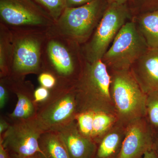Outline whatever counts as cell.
<instances>
[{
	"instance_id": "obj_1",
	"label": "cell",
	"mask_w": 158,
	"mask_h": 158,
	"mask_svg": "<svg viewBox=\"0 0 158 158\" xmlns=\"http://www.w3.org/2000/svg\"><path fill=\"white\" fill-rule=\"evenodd\" d=\"M110 72L102 60L92 63L85 60L73 85L78 113L93 111L116 115L110 95Z\"/></svg>"
},
{
	"instance_id": "obj_2",
	"label": "cell",
	"mask_w": 158,
	"mask_h": 158,
	"mask_svg": "<svg viewBox=\"0 0 158 158\" xmlns=\"http://www.w3.org/2000/svg\"><path fill=\"white\" fill-rule=\"evenodd\" d=\"M85 62L81 45L65 37L48 33L43 52V71L55 75L59 85H74Z\"/></svg>"
},
{
	"instance_id": "obj_3",
	"label": "cell",
	"mask_w": 158,
	"mask_h": 158,
	"mask_svg": "<svg viewBox=\"0 0 158 158\" xmlns=\"http://www.w3.org/2000/svg\"><path fill=\"white\" fill-rule=\"evenodd\" d=\"M9 29L13 53L8 77L25 79L27 75L39 74L43 71V52L48 36V29Z\"/></svg>"
},
{
	"instance_id": "obj_4",
	"label": "cell",
	"mask_w": 158,
	"mask_h": 158,
	"mask_svg": "<svg viewBox=\"0 0 158 158\" xmlns=\"http://www.w3.org/2000/svg\"><path fill=\"white\" fill-rule=\"evenodd\" d=\"M108 5L105 0H93L79 7L66 8L48 32L81 45L93 34Z\"/></svg>"
},
{
	"instance_id": "obj_5",
	"label": "cell",
	"mask_w": 158,
	"mask_h": 158,
	"mask_svg": "<svg viewBox=\"0 0 158 158\" xmlns=\"http://www.w3.org/2000/svg\"><path fill=\"white\" fill-rule=\"evenodd\" d=\"M110 93L118 121L127 126L146 116L147 95L130 69L110 70Z\"/></svg>"
},
{
	"instance_id": "obj_6",
	"label": "cell",
	"mask_w": 158,
	"mask_h": 158,
	"mask_svg": "<svg viewBox=\"0 0 158 158\" xmlns=\"http://www.w3.org/2000/svg\"><path fill=\"white\" fill-rule=\"evenodd\" d=\"M131 18L126 4H108L100 21L88 41L81 45L87 62L101 60L121 28Z\"/></svg>"
},
{
	"instance_id": "obj_7",
	"label": "cell",
	"mask_w": 158,
	"mask_h": 158,
	"mask_svg": "<svg viewBox=\"0 0 158 158\" xmlns=\"http://www.w3.org/2000/svg\"><path fill=\"white\" fill-rule=\"evenodd\" d=\"M48 99L38 106L36 118L45 132L57 131L74 121L77 105L73 85H59Z\"/></svg>"
},
{
	"instance_id": "obj_8",
	"label": "cell",
	"mask_w": 158,
	"mask_h": 158,
	"mask_svg": "<svg viewBox=\"0 0 158 158\" xmlns=\"http://www.w3.org/2000/svg\"><path fill=\"white\" fill-rule=\"evenodd\" d=\"M148 48L136 23L128 21L101 60L110 70H128Z\"/></svg>"
},
{
	"instance_id": "obj_9",
	"label": "cell",
	"mask_w": 158,
	"mask_h": 158,
	"mask_svg": "<svg viewBox=\"0 0 158 158\" xmlns=\"http://www.w3.org/2000/svg\"><path fill=\"white\" fill-rule=\"evenodd\" d=\"M10 123L8 129L0 135V142L11 158H25L38 153L46 157L39 143V138L45 131L36 116Z\"/></svg>"
},
{
	"instance_id": "obj_10",
	"label": "cell",
	"mask_w": 158,
	"mask_h": 158,
	"mask_svg": "<svg viewBox=\"0 0 158 158\" xmlns=\"http://www.w3.org/2000/svg\"><path fill=\"white\" fill-rule=\"evenodd\" d=\"M0 23L9 28H42L55 20L34 0H0Z\"/></svg>"
},
{
	"instance_id": "obj_11",
	"label": "cell",
	"mask_w": 158,
	"mask_h": 158,
	"mask_svg": "<svg viewBox=\"0 0 158 158\" xmlns=\"http://www.w3.org/2000/svg\"><path fill=\"white\" fill-rule=\"evenodd\" d=\"M156 134L145 117L128 124L118 158H142L154 148Z\"/></svg>"
},
{
	"instance_id": "obj_12",
	"label": "cell",
	"mask_w": 158,
	"mask_h": 158,
	"mask_svg": "<svg viewBox=\"0 0 158 158\" xmlns=\"http://www.w3.org/2000/svg\"><path fill=\"white\" fill-rule=\"evenodd\" d=\"M10 92L16 94L17 104L14 111L8 115L10 121L27 119L37 116L38 106L34 102V85L25 79L3 78Z\"/></svg>"
},
{
	"instance_id": "obj_13",
	"label": "cell",
	"mask_w": 158,
	"mask_h": 158,
	"mask_svg": "<svg viewBox=\"0 0 158 158\" xmlns=\"http://www.w3.org/2000/svg\"><path fill=\"white\" fill-rule=\"evenodd\" d=\"M76 121L80 132L97 144L118 121L115 114L93 111L78 113Z\"/></svg>"
},
{
	"instance_id": "obj_14",
	"label": "cell",
	"mask_w": 158,
	"mask_h": 158,
	"mask_svg": "<svg viewBox=\"0 0 158 158\" xmlns=\"http://www.w3.org/2000/svg\"><path fill=\"white\" fill-rule=\"evenodd\" d=\"M130 70L146 94L158 92V48H148Z\"/></svg>"
},
{
	"instance_id": "obj_15",
	"label": "cell",
	"mask_w": 158,
	"mask_h": 158,
	"mask_svg": "<svg viewBox=\"0 0 158 158\" xmlns=\"http://www.w3.org/2000/svg\"><path fill=\"white\" fill-rule=\"evenodd\" d=\"M71 158H94L98 144L80 132L75 120L57 131Z\"/></svg>"
},
{
	"instance_id": "obj_16",
	"label": "cell",
	"mask_w": 158,
	"mask_h": 158,
	"mask_svg": "<svg viewBox=\"0 0 158 158\" xmlns=\"http://www.w3.org/2000/svg\"><path fill=\"white\" fill-rule=\"evenodd\" d=\"M126 126L118 122L98 144L95 158H118L125 135Z\"/></svg>"
},
{
	"instance_id": "obj_17",
	"label": "cell",
	"mask_w": 158,
	"mask_h": 158,
	"mask_svg": "<svg viewBox=\"0 0 158 158\" xmlns=\"http://www.w3.org/2000/svg\"><path fill=\"white\" fill-rule=\"evenodd\" d=\"M136 26L149 48H158V9L141 15Z\"/></svg>"
},
{
	"instance_id": "obj_18",
	"label": "cell",
	"mask_w": 158,
	"mask_h": 158,
	"mask_svg": "<svg viewBox=\"0 0 158 158\" xmlns=\"http://www.w3.org/2000/svg\"><path fill=\"white\" fill-rule=\"evenodd\" d=\"M39 143L40 149L47 158H71L57 131H49L43 133Z\"/></svg>"
},
{
	"instance_id": "obj_19",
	"label": "cell",
	"mask_w": 158,
	"mask_h": 158,
	"mask_svg": "<svg viewBox=\"0 0 158 158\" xmlns=\"http://www.w3.org/2000/svg\"><path fill=\"white\" fill-rule=\"evenodd\" d=\"M12 53L11 31L4 24L0 23V78L10 75Z\"/></svg>"
},
{
	"instance_id": "obj_20",
	"label": "cell",
	"mask_w": 158,
	"mask_h": 158,
	"mask_svg": "<svg viewBox=\"0 0 158 158\" xmlns=\"http://www.w3.org/2000/svg\"><path fill=\"white\" fill-rule=\"evenodd\" d=\"M147 95L145 118L156 136L158 135V92Z\"/></svg>"
},
{
	"instance_id": "obj_21",
	"label": "cell",
	"mask_w": 158,
	"mask_h": 158,
	"mask_svg": "<svg viewBox=\"0 0 158 158\" xmlns=\"http://www.w3.org/2000/svg\"><path fill=\"white\" fill-rule=\"evenodd\" d=\"M48 12L56 22L66 8L65 0H34Z\"/></svg>"
},
{
	"instance_id": "obj_22",
	"label": "cell",
	"mask_w": 158,
	"mask_h": 158,
	"mask_svg": "<svg viewBox=\"0 0 158 158\" xmlns=\"http://www.w3.org/2000/svg\"><path fill=\"white\" fill-rule=\"evenodd\" d=\"M37 80L40 86L50 90H53L60 85L56 77L46 71H44L38 74Z\"/></svg>"
},
{
	"instance_id": "obj_23",
	"label": "cell",
	"mask_w": 158,
	"mask_h": 158,
	"mask_svg": "<svg viewBox=\"0 0 158 158\" xmlns=\"http://www.w3.org/2000/svg\"><path fill=\"white\" fill-rule=\"evenodd\" d=\"M51 95V90L41 86L35 89L34 91V102L38 106L46 101Z\"/></svg>"
},
{
	"instance_id": "obj_24",
	"label": "cell",
	"mask_w": 158,
	"mask_h": 158,
	"mask_svg": "<svg viewBox=\"0 0 158 158\" xmlns=\"http://www.w3.org/2000/svg\"><path fill=\"white\" fill-rule=\"evenodd\" d=\"M10 92L5 80L0 79V108L5 107L9 99V92Z\"/></svg>"
},
{
	"instance_id": "obj_25",
	"label": "cell",
	"mask_w": 158,
	"mask_h": 158,
	"mask_svg": "<svg viewBox=\"0 0 158 158\" xmlns=\"http://www.w3.org/2000/svg\"><path fill=\"white\" fill-rule=\"evenodd\" d=\"M144 9L147 11L158 9V0H137Z\"/></svg>"
},
{
	"instance_id": "obj_26",
	"label": "cell",
	"mask_w": 158,
	"mask_h": 158,
	"mask_svg": "<svg viewBox=\"0 0 158 158\" xmlns=\"http://www.w3.org/2000/svg\"><path fill=\"white\" fill-rule=\"evenodd\" d=\"M93 0H65L66 8L79 7L92 2Z\"/></svg>"
},
{
	"instance_id": "obj_27",
	"label": "cell",
	"mask_w": 158,
	"mask_h": 158,
	"mask_svg": "<svg viewBox=\"0 0 158 158\" xmlns=\"http://www.w3.org/2000/svg\"><path fill=\"white\" fill-rule=\"evenodd\" d=\"M10 123L3 117H1L0 120V135L7 131L10 126Z\"/></svg>"
},
{
	"instance_id": "obj_28",
	"label": "cell",
	"mask_w": 158,
	"mask_h": 158,
	"mask_svg": "<svg viewBox=\"0 0 158 158\" xmlns=\"http://www.w3.org/2000/svg\"><path fill=\"white\" fill-rule=\"evenodd\" d=\"M142 158H158V153L154 148L148 151Z\"/></svg>"
},
{
	"instance_id": "obj_29",
	"label": "cell",
	"mask_w": 158,
	"mask_h": 158,
	"mask_svg": "<svg viewBox=\"0 0 158 158\" xmlns=\"http://www.w3.org/2000/svg\"><path fill=\"white\" fill-rule=\"evenodd\" d=\"M0 158H11L9 153L0 142Z\"/></svg>"
},
{
	"instance_id": "obj_30",
	"label": "cell",
	"mask_w": 158,
	"mask_h": 158,
	"mask_svg": "<svg viewBox=\"0 0 158 158\" xmlns=\"http://www.w3.org/2000/svg\"><path fill=\"white\" fill-rule=\"evenodd\" d=\"M108 4H117L118 5H123L126 4L128 0H105Z\"/></svg>"
},
{
	"instance_id": "obj_31",
	"label": "cell",
	"mask_w": 158,
	"mask_h": 158,
	"mask_svg": "<svg viewBox=\"0 0 158 158\" xmlns=\"http://www.w3.org/2000/svg\"><path fill=\"white\" fill-rule=\"evenodd\" d=\"M25 158H46L42 154L40 153L36 154L34 155Z\"/></svg>"
},
{
	"instance_id": "obj_32",
	"label": "cell",
	"mask_w": 158,
	"mask_h": 158,
	"mask_svg": "<svg viewBox=\"0 0 158 158\" xmlns=\"http://www.w3.org/2000/svg\"><path fill=\"white\" fill-rule=\"evenodd\" d=\"M154 148L156 151L158 153V135H157L156 136Z\"/></svg>"
}]
</instances>
